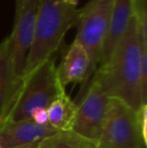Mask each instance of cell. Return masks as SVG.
I'll return each instance as SVG.
<instances>
[{
	"label": "cell",
	"instance_id": "1",
	"mask_svg": "<svg viewBox=\"0 0 147 148\" xmlns=\"http://www.w3.org/2000/svg\"><path fill=\"white\" fill-rule=\"evenodd\" d=\"M140 64L141 47L133 16L110 59L97 69L91 82L97 83L109 98L121 100L136 111L142 105Z\"/></svg>",
	"mask_w": 147,
	"mask_h": 148
},
{
	"label": "cell",
	"instance_id": "2",
	"mask_svg": "<svg viewBox=\"0 0 147 148\" xmlns=\"http://www.w3.org/2000/svg\"><path fill=\"white\" fill-rule=\"evenodd\" d=\"M79 17L80 9L63 0H38L34 42L26 58L22 77L53 57L66 33L77 25Z\"/></svg>",
	"mask_w": 147,
	"mask_h": 148
},
{
	"label": "cell",
	"instance_id": "3",
	"mask_svg": "<svg viewBox=\"0 0 147 148\" xmlns=\"http://www.w3.org/2000/svg\"><path fill=\"white\" fill-rule=\"evenodd\" d=\"M65 92L57 76L55 59L53 57L22 77L8 104L1 125L32 120L36 112L46 110L51 102Z\"/></svg>",
	"mask_w": 147,
	"mask_h": 148
},
{
	"label": "cell",
	"instance_id": "4",
	"mask_svg": "<svg viewBox=\"0 0 147 148\" xmlns=\"http://www.w3.org/2000/svg\"><path fill=\"white\" fill-rule=\"evenodd\" d=\"M114 0H89V2L80 9L78 31L75 40L79 42L89 58V71L87 79L82 85L75 103L78 105L82 100L90 82L97 71L100 62L101 51L109 29Z\"/></svg>",
	"mask_w": 147,
	"mask_h": 148
},
{
	"label": "cell",
	"instance_id": "5",
	"mask_svg": "<svg viewBox=\"0 0 147 148\" xmlns=\"http://www.w3.org/2000/svg\"><path fill=\"white\" fill-rule=\"evenodd\" d=\"M97 148H145L131 107L116 98H110L106 119Z\"/></svg>",
	"mask_w": 147,
	"mask_h": 148
},
{
	"label": "cell",
	"instance_id": "6",
	"mask_svg": "<svg viewBox=\"0 0 147 148\" xmlns=\"http://www.w3.org/2000/svg\"><path fill=\"white\" fill-rule=\"evenodd\" d=\"M110 98L97 83L91 82L86 94L78 103L70 130L96 143L102 132Z\"/></svg>",
	"mask_w": 147,
	"mask_h": 148
},
{
	"label": "cell",
	"instance_id": "7",
	"mask_svg": "<svg viewBox=\"0 0 147 148\" xmlns=\"http://www.w3.org/2000/svg\"><path fill=\"white\" fill-rule=\"evenodd\" d=\"M38 0H22L16 6L15 23L10 33V51L14 72L21 79L29 49L34 42Z\"/></svg>",
	"mask_w": 147,
	"mask_h": 148
},
{
	"label": "cell",
	"instance_id": "8",
	"mask_svg": "<svg viewBox=\"0 0 147 148\" xmlns=\"http://www.w3.org/2000/svg\"><path fill=\"white\" fill-rule=\"evenodd\" d=\"M49 124L40 125L34 120L7 123L0 126V148L23 146L40 141L55 133Z\"/></svg>",
	"mask_w": 147,
	"mask_h": 148
},
{
	"label": "cell",
	"instance_id": "9",
	"mask_svg": "<svg viewBox=\"0 0 147 148\" xmlns=\"http://www.w3.org/2000/svg\"><path fill=\"white\" fill-rule=\"evenodd\" d=\"M133 16L134 0H114L110 25L101 51L99 66L105 64L109 60Z\"/></svg>",
	"mask_w": 147,
	"mask_h": 148
},
{
	"label": "cell",
	"instance_id": "10",
	"mask_svg": "<svg viewBox=\"0 0 147 148\" xmlns=\"http://www.w3.org/2000/svg\"><path fill=\"white\" fill-rule=\"evenodd\" d=\"M89 71V58L85 49L73 41L66 53L59 66H57V76L62 86L66 89L69 84H81L86 81Z\"/></svg>",
	"mask_w": 147,
	"mask_h": 148
},
{
	"label": "cell",
	"instance_id": "11",
	"mask_svg": "<svg viewBox=\"0 0 147 148\" xmlns=\"http://www.w3.org/2000/svg\"><path fill=\"white\" fill-rule=\"evenodd\" d=\"M20 80L21 79L17 78L14 72L10 51V37L8 35L0 43V125Z\"/></svg>",
	"mask_w": 147,
	"mask_h": 148
},
{
	"label": "cell",
	"instance_id": "12",
	"mask_svg": "<svg viewBox=\"0 0 147 148\" xmlns=\"http://www.w3.org/2000/svg\"><path fill=\"white\" fill-rule=\"evenodd\" d=\"M77 109L78 105L65 92L47 107V122L55 130H70Z\"/></svg>",
	"mask_w": 147,
	"mask_h": 148
},
{
	"label": "cell",
	"instance_id": "13",
	"mask_svg": "<svg viewBox=\"0 0 147 148\" xmlns=\"http://www.w3.org/2000/svg\"><path fill=\"white\" fill-rule=\"evenodd\" d=\"M38 148H97L96 143L71 130H57L39 141Z\"/></svg>",
	"mask_w": 147,
	"mask_h": 148
},
{
	"label": "cell",
	"instance_id": "14",
	"mask_svg": "<svg viewBox=\"0 0 147 148\" xmlns=\"http://www.w3.org/2000/svg\"><path fill=\"white\" fill-rule=\"evenodd\" d=\"M136 124L144 146L147 145V104L141 105L135 111Z\"/></svg>",
	"mask_w": 147,
	"mask_h": 148
},
{
	"label": "cell",
	"instance_id": "15",
	"mask_svg": "<svg viewBox=\"0 0 147 148\" xmlns=\"http://www.w3.org/2000/svg\"><path fill=\"white\" fill-rule=\"evenodd\" d=\"M38 144H39V141H37V142L30 143V144H27V145H23V146H18V147H13V148H38Z\"/></svg>",
	"mask_w": 147,
	"mask_h": 148
},
{
	"label": "cell",
	"instance_id": "16",
	"mask_svg": "<svg viewBox=\"0 0 147 148\" xmlns=\"http://www.w3.org/2000/svg\"><path fill=\"white\" fill-rule=\"evenodd\" d=\"M64 2H66V3L70 4V5H74V6H77V4H78L79 0H63Z\"/></svg>",
	"mask_w": 147,
	"mask_h": 148
},
{
	"label": "cell",
	"instance_id": "17",
	"mask_svg": "<svg viewBox=\"0 0 147 148\" xmlns=\"http://www.w3.org/2000/svg\"><path fill=\"white\" fill-rule=\"evenodd\" d=\"M22 1V0H15V3H16V6H17L18 5V4H19L20 3V2H21Z\"/></svg>",
	"mask_w": 147,
	"mask_h": 148
}]
</instances>
